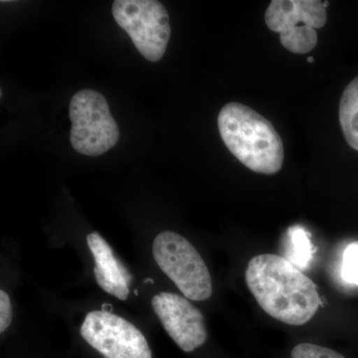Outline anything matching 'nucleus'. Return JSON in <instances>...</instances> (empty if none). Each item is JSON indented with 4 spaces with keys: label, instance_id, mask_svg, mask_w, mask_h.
<instances>
[{
    "label": "nucleus",
    "instance_id": "nucleus-9",
    "mask_svg": "<svg viewBox=\"0 0 358 358\" xmlns=\"http://www.w3.org/2000/svg\"><path fill=\"white\" fill-rule=\"evenodd\" d=\"M87 244L95 261L94 274L99 286L119 300L126 301L129 298V285L133 281L128 268L117 258L110 245L98 232L90 233Z\"/></svg>",
    "mask_w": 358,
    "mask_h": 358
},
{
    "label": "nucleus",
    "instance_id": "nucleus-5",
    "mask_svg": "<svg viewBox=\"0 0 358 358\" xmlns=\"http://www.w3.org/2000/svg\"><path fill=\"white\" fill-rule=\"evenodd\" d=\"M113 16L143 57L150 62H159L164 57L171 28L169 13L162 2L117 0L113 4Z\"/></svg>",
    "mask_w": 358,
    "mask_h": 358
},
{
    "label": "nucleus",
    "instance_id": "nucleus-16",
    "mask_svg": "<svg viewBox=\"0 0 358 358\" xmlns=\"http://www.w3.org/2000/svg\"><path fill=\"white\" fill-rule=\"evenodd\" d=\"M324 7H326V8H327V6H329V1H324Z\"/></svg>",
    "mask_w": 358,
    "mask_h": 358
},
{
    "label": "nucleus",
    "instance_id": "nucleus-1",
    "mask_svg": "<svg viewBox=\"0 0 358 358\" xmlns=\"http://www.w3.org/2000/svg\"><path fill=\"white\" fill-rule=\"evenodd\" d=\"M245 280L264 312L284 324L303 326L319 310L320 298L315 282L285 257H253Z\"/></svg>",
    "mask_w": 358,
    "mask_h": 358
},
{
    "label": "nucleus",
    "instance_id": "nucleus-13",
    "mask_svg": "<svg viewBox=\"0 0 358 358\" xmlns=\"http://www.w3.org/2000/svg\"><path fill=\"white\" fill-rule=\"evenodd\" d=\"M291 355L292 358H345L336 350L313 343H300L294 346Z\"/></svg>",
    "mask_w": 358,
    "mask_h": 358
},
{
    "label": "nucleus",
    "instance_id": "nucleus-7",
    "mask_svg": "<svg viewBox=\"0 0 358 358\" xmlns=\"http://www.w3.org/2000/svg\"><path fill=\"white\" fill-rule=\"evenodd\" d=\"M80 333L105 358H152L147 338L140 329L110 312H90Z\"/></svg>",
    "mask_w": 358,
    "mask_h": 358
},
{
    "label": "nucleus",
    "instance_id": "nucleus-4",
    "mask_svg": "<svg viewBox=\"0 0 358 358\" xmlns=\"http://www.w3.org/2000/svg\"><path fill=\"white\" fill-rule=\"evenodd\" d=\"M69 117L71 145L79 154L98 157L119 141V127L109 103L99 92L85 89L75 94L71 99Z\"/></svg>",
    "mask_w": 358,
    "mask_h": 358
},
{
    "label": "nucleus",
    "instance_id": "nucleus-10",
    "mask_svg": "<svg viewBox=\"0 0 358 358\" xmlns=\"http://www.w3.org/2000/svg\"><path fill=\"white\" fill-rule=\"evenodd\" d=\"M338 115L346 143L358 152V76L345 87L339 101Z\"/></svg>",
    "mask_w": 358,
    "mask_h": 358
},
{
    "label": "nucleus",
    "instance_id": "nucleus-11",
    "mask_svg": "<svg viewBox=\"0 0 358 358\" xmlns=\"http://www.w3.org/2000/svg\"><path fill=\"white\" fill-rule=\"evenodd\" d=\"M315 254V247L310 235L300 226L289 228L287 233L286 256L296 267L306 268L310 265Z\"/></svg>",
    "mask_w": 358,
    "mask_h": 358
},
{
    "label": "nucleus",
    "instance_id": "nucleus-14",
    "mask_svg": "<svg viewBox=\"0 0 358 358\" xmlns=\"http://www.w3.org/2000/svg\"><path fill=\"white\" fill-rule=\"evenodd\" d=\"M13 320V307L6 292L0 291V333H4Z\"/></svg>",
    "mask_w": 358,
    "mask_h": 358
},
{
    "label": "nucleus",
    "instance_id": "nucleus-8",
    "mask_svg": "<svg viewBox=\"0 0 358 358\" xmlns=\"http://www.w3.org/2000/svg\"><path fill=\"white\" fill-rule=\"evenodd\" d=\"M152 308L169 336L185 352H192L206 343L203 315L185 296L178 294H155Z\"/></svg>",
    "mask_w": 358,
    "mask_h": 358
},
{
    "label": "nucleus",
    "instance_id": "nucleus-2",
    "mask_svg": "<svg viewBox=\"0 0 358 358\" xmlns=\"http://www.w3.org/2000/svg\"><path fill=\"white\" fill-rule=\"evenodd\" d=\"M221 138L231 154L250 171L273 176L282 169L284 143L272 122L240 103H228L218 115Z\"/></svg>",
    "mask_w": 358,
    "mask_h": 358
},
{
    "label": "nucleus",
    "instance_id": "nucleus-3",
    "mask_svg": "<svg viewBox=\"0 0 358 358\" xmlns=\"http://www.w3.org/2000/svg\"><path fill=\"white\" fill-rule=\"evenodd\" d=\"M152 255L162 272L188 300L210 298V273L199 251L185 237L173 231L159 233L152 244Z\"/></svg>",
    "mask_w": 358,
    "mask_h": 358
},
{
    "label": "nucleus",
    "instance_id": "nucleus-6",
    "mask_svg": "<svg viewBox=\"0 0 358 358\" xmlns=\"http://www.w3.org/2000/svg\"><path fill=\"white\" fill-rule=\"evenodd\" d=\"M327 20V8L320 0H273L265 13L268 29L279 33L282 46L294 54L317 47V29Z\"/></svg>",
    "mask_w": 358,
    "mask_h": 358
},
{
    "label": "nucleus",
    "instance_id": "nucleus-12",
    "mask_svg": "<svg viewBox=\"0 0 358 358\" xmlns=\"http://www.w3.org/2000/svg\"><path fill=\"white\" fill-rule=\"evenodd\" d=\"M341 277L358 288V241L348 244L343 252Z\"/></svg>",
    "mask_w": 358,
    "mask_h": 358
},
{
    "label": "nucleus",
    "instance_id": "nucleus-15",
    "mask_svg": "<svg viewBox=\"0 0 358 358\" xmlns=\"http://www.w3.org/2000/svg\"><path fill=\"white\" fill-rule=\"evenodd\" d=\"M308 63H313V62H315V60H313V57H308Z\"/></svg>",
    "mask_w": 358,
    "mask_h": 358
}]
</instances>
